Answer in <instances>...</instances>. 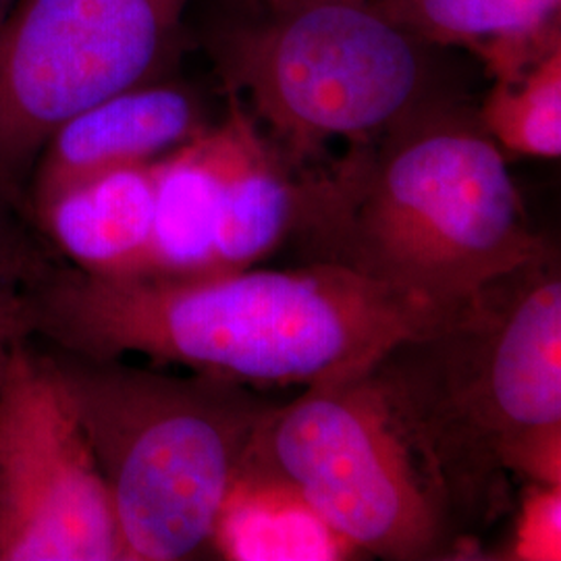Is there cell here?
<instances>
[{"label":"cell","mask_w":561,"mask_h":561,"mask_svg":"<svg viewBox=\"0 0 561 561\" xmlns=\"http://www.w3.org/2000/svg\"><path fill=\"white\" fill-rule=\"evenodd\" d=\"M46 352L101 466L125 561L192 560L213 547L225 497L273 403L240 382Z\"/></svg>","instance_id":"4"},{"label":"cell","mask_w":561,"mask_h":561,"mask_svg":"<svg viewBox=\"0 0 561 561\" xmlns=\"http://www.w3.org/2000/svg\"><path fill=\"white\" fill-rule=\"evenodd\" d=\"M154 227L144 277L202 279L238 273L287 241L301 171L233 94L227 115L159 161Z\"/></svg>","instance_id":"8"},{"label":"cell","mask_w":561,"mask_h":561,"mask_svg":"<svg viewBox=\"0 0 561 561\" xmlns=\"http://www.w3.org/2000/svg\"><path fill=\"white\" fill-rule=\"evenodd\" d=\"M304 169L287 241L304 262L347 268L439 310L537 259L502 150L477 125L410 119Z\"/></svg>","instance_id":"2"},{"label":"cell","mask_w":561,"mask_h":561,"mask_svg":"<svg viewBox=\"0 0 561 561\" xmlns=\"http://www.w3.org/2000/svg\"><path fill=\"white\" fill-rule=\"evenodd\" d=\"M241 468L296 491L364 553L424 561L458 551L460 535L442 493L370 370L271 405Z\"/></svg>","instance_id":"5"},{"label":"cell","mask_w":561,"mask_h":561,"mask_svg":"<svg viewBox=\"0 0 561 561\" xmlns=\"http://www.w3.org/2000/svg\"><path fill=\"white\" fill-rule=\"evenodd\" d=\"M445 314L322 262L167 279L99 277L50 256L27 291L32 340L92 360L141 354L245 387L360 377Z\"/></svg>","instance_id":"1"},{"label":"cell","mask_w":561,"mask_h":561,"mask_svg":"<svg viewBox=\"0 0 561 561\" xmlns=\"http://www.w3.org/2000/svg\"><path fill=\"white\" fill-rule=\"evenodd\" d=\"M458 535L507 505L503 460L522 437L561 424V275L537 259L484 285L370 370Z\"/></svg>","instance_id":"3"},{"label":"cell","mask_w":561,"mask_h":561,"mask_svg":"<svg viewBox=\"0 0 561 561\" xmlns=\"http://www.w3.org/2000/svg\"><path fill=\"white\" fill-rule=\"evenodd\" d=\"M229 94L306 167L333 140H370L410 119L422 62L401 25L362 0H314L252 32L227 57Z\"/></svg>","instance_id":"6"},{"label":"cell","mask_w":561,"mask_h":561,"mask_svg":"<svg viewBox=\"0 0 561 561\" xmlns=\"http://www.w3.org/2000/svg\"><path fill=\"white\" fill-rule=\"evenodd\" d=\"M34 225L18 204L0 192V377L25 341L27 291L42 264L55 252L34 241Z\"/></svg>","instance_id":"15"},{"label":"cell","mask_w":561,"mask_h":561,"mask_svg":"<svg viewBox=\"0 0 561 561\" xmlns=\"http://www.w3.org/2000/svg\"><path fill=\"white\" fill-rule=\"evenodd\" d=\"M481 125L491 140L510 152L560 159V42L514 78L497 80L482 104Z\"/></svg>","instance_id":"14"},{"label":"cell","mask_w":561,"mask_h":561,"mask_svg":"<svg viewBox=\"0 0 561 561\" xmlns=\"http://www.w3.org/2000/svg\"><path fill=\"white\" fill-rule=\"evenodd\" d=\"M0 561H125L76 405L32 340L0 377Z\"/></svg>","instance_id":"9"},{"label":"cell","mask_w":561,"mask_h":561,"mask_svg":"<svg viewBox=\"0 0 561 561\" xmlns=\"http://www.w3.org/2000/svg\"><path fill=\"white\" fill-rule=\"evenodd\" d=\"M46 245L99 277H144L154 227L152 162L71 183L27 210Z\"/></svg>","instance_id":"11"},{"label":"cell","mask_w":561,"mask_h":561,"mask_svg":"<svg viewBox=\"0 0 561 561\" xmlns=\"http://www.w3.org/2000/svg\"><path fill=\"white\" fill-rule=\"evenodd\" d=\"M213 547L233 561H335L358 553L296 491L245 468L225 497Z\"/></svg>","instance_id":"12"},{"label":"cell","mask_w":561,"mask_h":561,"mask_svg":"<svg viewBox=\"0 0 561 561\" xmlns=\"http://www.w3.org/2000/svg\"><path fill=\"white\" fill-rule=\"evenodd\" d=\"M206 127L183 85L146 81L81 111L44 144L25 192V213L62 187L106 171L159 161Z\"/></svg>","instance_id":"10"},{"label":"cell","mask_w":561,"mask_h":561,"mask_svg":"<svg viewBox=\"0 0 561 561\" xmlns=\"http://www.w3.org/2000/svg\"><path fill=\"white\" fill-rule=\"evenodd\" d=\"M13 2H15V0H0V21L7 15V11L13 7Z\"/></svg>","instance_id":"19"},{"label":"cell","mask_w":561,"mask_h":561,"mask_svg":"<svg viewBox=\"0 0 561 561\" xmlns=\"http://www.w3.org/2000/svg\"><path fill=\"white\" fill-rule=\"evenodd\" d=\"M510 553L512 560H561V486L530 484L522 500Z\"/></svg>","instance_id":"16"},{"label":"cell","mask_w":561,"mask_h":561,"mask_svg":"<svg viewBox=\"0 0 561 561\" xmlns=\"http://www.w3.org/2000/svg\"><path fill=\"white\" fill-rule=\"evenodd\" d=\"M561 0H398L403 21L431 41L481 55L497 78H514L560 42Z\"/></svg>","instance_id":"13"},{"label":"cell","mask_w":561,"mask_h":561,"mask_svg":"<svg viewBox=\"0 0 561 561\" xmlns=\"http://www.w3.org/2000/svg\"><path fill=\"white\" fill-rule=\"evenodd\" d=\"M503 468L507 474L514 472L537 484L561 486V424L522 437L507 451Z\"/></svg>","instance_id":"17"},{"label":"cell","mask_w":561,"mask_h":561,"mask_svg":"<svg viewBox=\"0 0 561 561\" xmlns=\"http://www.w3.org/2000/svg\"><path fill=\"white\" fill-rule=\"evenodd\" d=\"M190 2H13L0 21V192L9 201L25 213L34 164L62 123L157 80Z\"/></svg>","instance_id":"7"},{"label":"cell","mask_w":561,"mask_h":561,"mask_svg":"<svg viewBox=\"0 0 561 561\" xmlns=\"http://www.w3.org/2000/svg\"><path fill=\"white\" fill-rule=\"evenodd\" d=\"M259 4H266L268 9H273L275 13L277 11H285V9H291V7H298V4H306V2H314V0H254Z\"/></svg>","instance_id":"18"}]
</instances>
